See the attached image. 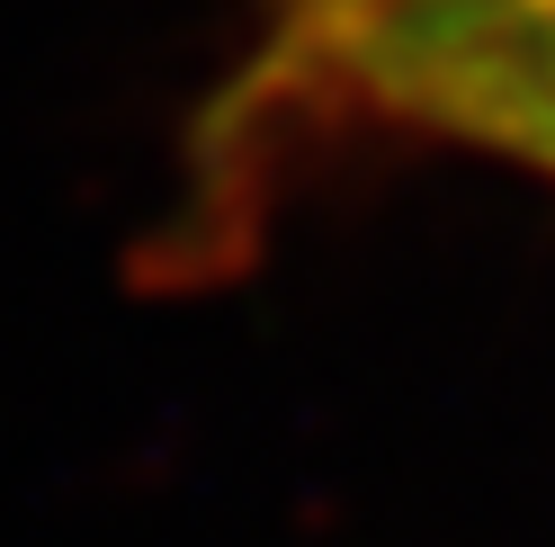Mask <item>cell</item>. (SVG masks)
Wrapping results in <instances>:
<instances>
[{"label":"cell","mask_w":555,"mask_h":547,"mask_svg":"<svg viewBox=\"0 0 555 547\" xmlns=\"http://www.w3.org/2000/svg\"><path fill=\"white\" fill-rule=\"evenodd\" d=\"M519 162H529V170H546V180H555V126H546V135H538V144L519 153Z\"/></svg>","instance_id":"7a4b0ae2"},{"label":"cell","mask_w":555,"mask_h":547,"mask_svg":"<svg viewBox=\"0 0 555 547\" xmlns=\"http://www.w3.org/2000/svg\"><path fill=\"white\" fill-rule=\"evenodd\" d=\"M260 81L323 126L519 162L555 126V0H269Z\"/></svg>","instance_id":"6da1fadb"}]
</instances>
